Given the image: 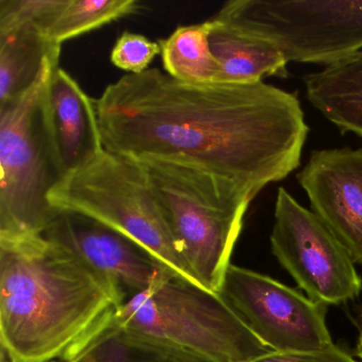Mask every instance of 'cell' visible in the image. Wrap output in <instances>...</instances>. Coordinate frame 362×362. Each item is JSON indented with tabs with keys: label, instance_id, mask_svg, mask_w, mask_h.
Masks as SVG:
<instances>
[{
	"label": "cell",
	"instance_id": "cell-1",
	"mask_svg": "<svg viewBox=\"0 0 362 362\" xmlns=\"http://www.w3.org/2000/svg\"><path fill=\"white\" fill-rule=\"evenodd\" d=\"M95 105L105 150L182 160L253 198L300 167L309 133L296 94L264 81L187 83L148 69L109 84Z\"/></svg>",
	"mask_w": 362,
	"mask_h": 362
},
{
	"label": "cell",
	"instance_id": "cell-2",
	"mask_svg": "<svg viewBox=\"0 0 362 362\" xmlns=\"http://www.w3.org/2000/svg\"><path fill=\"white\" fill-rule=\"evenodd\" d=\"M122 304L105 277L43 234L0 238V344L13 362H52Z\"/></svg>",
	"mask_w": 362,
	"mask_h": 362
},
{
	"label": "cell",
	"instance_id": "cell-3",
	"mask_svg": "<svg viewBox=\"0 0 362 362\" xmlns=\"http://www.w3.org/2000/svg\"><path fill=\"white\" fill-rule=\"evenodd\" d=\"M137 160L149 175L194 281L218 293L253 197L234 182L182 160Z\"/></svg>",
	"mask_w": 362,
	"mask_h": 362
},
{
	"label": "cell",
	"instance_id": "cell-4",
	"mask_svg": "<svg viewBox=\"0 0 362 362\" xmlns=\"http://www.w3.org/2000/svg\"><path fill=\"white\" fill-rule=\"evenodd\" d=\"M115 319L127 332L204 362H252L273 351L224 302L173 273L126 298Z\"/></svg>",
	"mask_w": 362,
	"mask_h": 362
},
{
	"label": "cell",
	"instance_id": "cell-5",
	"mask_svg": "<svg viewBox=\"0 0 362 362\" xmlns=\"http://www.w3.org/2000/svg\"><path fill=\"white\" fill-rule=\"evenodd\" d=\"M48 201L57 211L86 216L130 237L177 274L196 283L149 175L137 158L103 149L61 177L50 189Z\"/></svg>",
	"mask_w": 362,
	"mask_h": 362
},
{
	"label": "cell",
	"instance_id": "cell-6",
	"mask_svg": "<svg viewBox=\"0 0 362 362\" xmlns=\"http://www.w3.org/2000/svg\"><path fill=\"white\" fill-rule=\"evenodd\" d=\"M60 56L46 60L20 98L0 107V238L42 235L59 211L48 194L61 179L44 127L42 99Z\"/></svg>",
	"mask_w": 362,
	"mask_h": 362
},
{
	"label": "cell",
	"instance_id": "cell-7",
	"mask_svg": "<svg viewBox=\"0 0 362 362\" xmlns=\"http://www.w3.org/2000/svg\"><path fill=\"white\" fill-rule=\"evenodd\" d=\"M215 16L272 42L288 63L328 66L362 50V0H232Z\"/></svg>",
	"mask_w": 362,
	"mask_h": 362
},
{
	"label": "cell",
	"instance_id": "cell-8",
	"mask_svg": "<svg viewBox=\"0 0 362 362\" xmlns=\"http://www.w3.org/2000/svg\"><path fill=\"white\" fill-rule=\"evenodd\" d=\"M270 240L279 264L310 300L327 306L359 296L362 279L349 252L285 188L277 192Z\"/></svg>",
	"mask_w": 362,
	"mask_h": 362
},
{
	"label": "cell",
	"instance_id": "cell-9",
	"mask_svg": "<svg viewBox=\"0 0 362 362\" xmlns=\"http://www.w3.org/2000/svg\"><path fill=\"white\" fill-rule=\"evenodd\" d=\"M218 293L273 351L308 353L336 345L326 324V305L267 275L230 264Z\"/></svg>",
	"mask_w": 362,
	"mask_h": 362
},
{
	"label": "cell",
	"instance_id": "cell-10",
	"mask_svg": "<svg viewBox=\"0 0 362 362\" xmlns=\"http://www.w3.org/2000/svg\"><path fill=\"white\" fill-rule=\"evenodd\" d=\"M43 235L107 279L122 303L177 273L130 237L73 211H59Z\"/></svg>",
	"mask_w": 362,
	"mask_h": 362
},
{
	"label": "cell",
	"instance_id": "cell-11",
	"mask_svg": "<svg viewBox=\"0 0 362 362\" xmlns=\"http://www.w3.org/2000/svg\"><path fill=\"white\" fill-rule=\"evenodd\" d=\"M296 179L311 211L362 267V148L313 151Z\"/></svg>",
	"mask_w": 362,
	"mask_h": 362
},
{
	"label": "cell",
	"instance_id": "cell-12",
	"mask_svg": "<svg viewBox=\"0 0 362 362\" xmlns=\"http://www.w3.org/2000/svg\"><path fill=\"white\" fill-rule=\"evenodd\" d=\"M44 127L60 177L90 162L103 147L95 99L60 64L52 69L42 99Z\"/></svg>",
	"mask_w": 362,
	"mask_h": 362
},
{
	"label": "cell",
	"instance_id": "cell-13",
	"mask_svg": "<svg viewBox=\"0 0 362 362\" xmlns=\"http://www.w3.org/2000/svg\"><path fill=\"white\" fill-rule=\"evenodd\" d=\"M207 22L209 47L220 69L217 82L251 83L271 76L287 78L288 61L274 43L215 16Z\"/></svg>",
	"mask_w": 362,
	"mask_h": 362
},
{
	"label": "cell",
	"instance_id": "cell-14",
	"mask_svg": "<svg viewBox=\"0 0 362 362\" xmlns=\"http://www.w3.org/2000/svg\"><path fill=\"white\" fill-rule=\"evenodd\" d=\"M309 103L342 132L362 137V50L303 78Z\"/></svg>",
	"mask_w": 362,
	"mask_h": 362
},
{
	"label": "cell",
	"instance_id": "cell-15",
	"mask_svg": "<svg viewBox=\"0 0 362 362\" xmlns=\"http://www.w3.org/2000/svg\"><path fill=\"white\" fill-rule=\"evenodd\" d=\"M115 311L101 320L63 356L66 362H204L179 349L127 332Z\"/></svg>",
	"mask_w": 362,
	"mask_h": 362
},
{
	"label": "cell",
	"instance_id": "cell-16",
	"mask_svg": "<svg viewBox=\"0 0 362 362\" xmlns=\"http://www.w3.org/2000/svg\"><path fill=\"white\" fill-rule=\"evenodd\" d=\"M61 46L48 43L35 28L0 33V107L20 98L39 77L49 57Z\"/></svg>",
	"mask_w": 362,
	"mask_h": 362
},
{
	"label": "cell",
	"instance_id": "cell-17",
	"mask_svg": "<svg viewBox=\"0 0 362 362\" xmlns=\"http://www.w3.org/2000/svg\"><path fill=\"white\" fill-rule=\"evenodd\" d=\"M139 10V3L135 0H58L40 33L48 43L61 46L67 40L132 16Z\"/></svg>",
	"mask_w": 362,
	"mask_h": 362
},
{
	"label": "cell",
	"instance_id": "cell-18",
	"mask_svg": "<svg viewBox=\"0 0 362 362\" xmlns=\"http://www.w3.org/2000/svg\"><path fill=\"white\" fill-rule=\"evenodd\" d=\"M209 22L182 26L160 40L165 71L187 83L217 82L219 64L209 47Z\"/></svg>",
	"mask_w": 362,
	"mask_h": 362
},
{
	"label": "cell",
	"instance_id": "cell-19",
	"mask_svg": "<svg viewBox=\"0 0 362 362\" xmlns=\"http://www.w3.org/2000/svg\"><path fill=\"white\" fill-rule=\"evenodd\" d=\"M160 54V44L141 35L124 33L111 52V61L116 67L128 74H141Z\"/></svg>",
	"mask_w": 362,
	"mask_h": 362
},
{
	"label": "cell",
	"instance_id": "cell-20",
	"mask_svg": "<svg viewBox=\"0 0 362 362\" xmlns=\"http://www.w3.org/2000/svg\"><path fill=\"white\" fill-rule=\"evenodd\" d=\"M58 0H0V33L40 27Z\"/></svg>",
	"mask_w": 362,
	"mask_h": 362
},
{
	"label": "cell",
	"instance_id": "cell-21",
	"mask_svg": "<svg viewBox=\"0 0 362 362\" xmlns=\"http://www.w3.org/2000/svg\"><path fill=\"white\" fill-rule=\"evenodd\" d=\"M252 362H362L351 354L334 345L330 349L308 353H277L271 351Z\"/></svg>",
	"mask_w": 362,
	"mask_h": 362
},
{
	"label": "cell",
	"instance_id": "cell-22",
	"mask_svg": "<svg viewBox=\"0 0 362 362\" xmlns=\"http://www.w3.org/2000/svg\"><path fill=\"white\" fill-rule=\"evenodd\" d=\"M357 327L358 339L357 345H356V356L362 360V308L359 315H358Z\"/></svg>",
	"mask_w": 362,
	"mask_h": 362
},
{
	"label": "cell",
	"instance_id": "cell-23",
	"mask_svg": "<svg viewBox=\"0 0 362 362\" xmlns=\"http://www.w3.org/2000/svg\"><path fill=\"white\" fill-rule=\"evenodd\" d=\"M0 362H13L12 361L11 358L8 355L7 351L1 347V351H0ZM52 362H65V361H52Z\"/></svg>",
	"mask_w": 362,
	"mask_h": 362
},
{
	"label": "cell",
	"instance_id": "cell-24",
	"mask_svg": "<svg viewBox=\"0 0 362 362\" xmlns=\"http://www.w3.org/2000/svg\"><path fill=\"white\" fill-rule=\"evenodd\" d=\"M65 362H66V361H65Z\"/></svg>",
	"mask_w": 362,
	"mask_h": 362
}]
</instances>
